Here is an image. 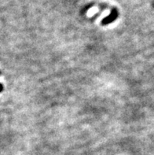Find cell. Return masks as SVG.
Returning <instances> with one entry per match:
<instances>
[{
    "label": "cell",
    "mask_w": 154,
    "mask_h": 155,
    "mask_svg": "<svg viewBox=\"0 0 154 155\" xmlns=\"http://www.w3.org/2000/svg\"><path fill=\"white\" fill-rule=\"evenodd\" d=\"M2 90H3V86H2V84H0V92H1V91H2Z\"/></svg>",
    "instance_id": "cell-1"
}]
</instances>
